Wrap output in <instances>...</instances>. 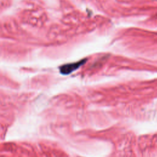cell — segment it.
I'll use <instances>...</instances> for the list:
<instances>
[{"label": "cell", "instance_id": "cell-1", "mask_svg": "<svg viewBox=\"0 0 157 157\" xmlns=\"http://www.w3.org/2000/svg\"><path fill=\"white\" fill-rule=\"evenodd\" d=\"M84 63L83 61H80L77 63H71L68 64H66L61 67L60 68V71L61 73L64 74H68L71 73V72L75 71L77 68H78L83 63Z\"/></svg>", "mask_w": 157, "mask_h": 157}]
</instances>
